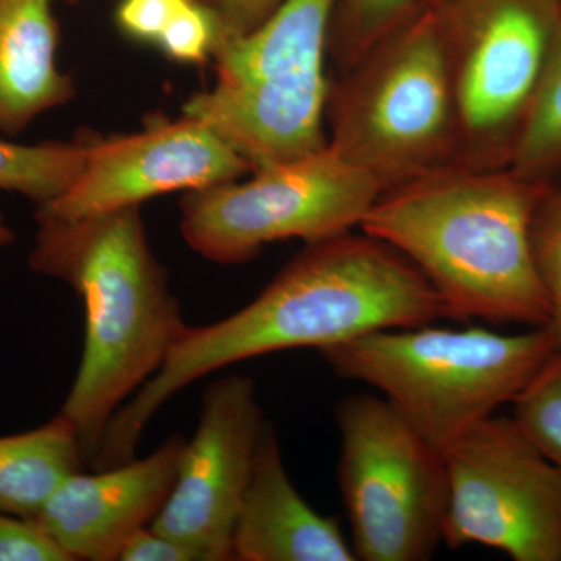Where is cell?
<instances>
[{
    "instance_id": "cell-16",
    "label": "cell",
    "mask_w": 561,
    "mask_h": 561,
    "mask_svg": "<svg viewBox=\"0 0 561 561\" xmlns=\"http://www.w3.org/2000/svg\"><path fill=\"white\" fill-rule=\"evenodd\" d=\"M84 465L79 435L61 413L36 430L0 437V512L35 518Z\"/></svg>"
},
{
    "instance_id": "cell-3",
    "label": "cell",
    "mask_w": 561,
    "mask_h": 561,
    "mask_svg": "<svg viewBox=\"0 0 561 561\" xmlns=\"http://www.w3.org/2000/svg\"><path fill=\"white\" fill-rule=\"evenodd\" d=\"M35 219L28 265L68 284L84 309L83 353L60 413L91 467L114 413L160 370L187 324L151 250L140 206Z\"/></svg>"
},
{
    "instance_id": "cell-17",
    "label": "cell",
    "mask_w": 561,
    "mask_h": 561,
    "mask_svg": "<svg viewBox=\"0 0 561 561\" xmlns=\"http://www.w3.org/2000/svg\"><path fill=\"white\" fill-rule=\"evenodd\" d=\"M90 149V131L70 140L18 144L0 138V191L36 206L60 197L79 179Z\"/></svg>"
},
{
    "instance_id": "cell-22",
    "label": "cell",
    "mask_w": 561,
    "mask_h": 561,
    "mask_svg": "<svg viewBox=\"0 0 561 561\" xmlns=\"http://www.w3.org/2000/svg\"><path fill=\"white\" fill-rule=\"evenodd\" d=\"M219 36V20L209 3L190 0L161 33L157 46L169 60L201 65L213 57Z\"/></svg>"
},
{
    "instance_id": "cell-13",
    "label": "cell",
    "mask_w": 561,
    "mask_h": 561,
    "mask_svg": "<svg viewBox=\"0 0 561 561\" xmlns=\"http://www.w3.org/2000/svg\"><path fill=\"white\" fill-rule=\"evenodd\" d=\"M186 440L172 435L142 459L77 471L35 516L72 560L116 561L135 531L151 526L175 483Z\"/></svg>"
},
{
    "instance_id": "cell-8",
    "label": "cell",
    "mask_w": 561,
    "mask_h": 561,
    "mask_svg": "<svg viewBox=\"0 0 561 561\" xmlns=\"http://www.w3.org/2000/svg\"><path fill=\"white\" fill-rule=\"evenodd\" d=\"M382 187L330 147L265 165L247 181L186 192L184 242L205 260L242 264L271 243L323 241L359 228Z\"/></svg>"
},
{
    "instance_id": "cell-9",
    "label": "cell",
    "mask_w": 561,
    "mask_h": 561,
    "mask_svg": "<svg viewBox=\"0 0 561 561\" xmlns=\"http://www.w3.org/2000/svg\"><path fill=\"white\" fill-rule=\"evenodd\" d=\"M459 108L457 164L508 168L561 0H435Z\"/></svg>"
},
{
    "instance_id": "cell-11",
    "label": "cell",
    "mask_w": 561,
    "mask_h": 561,
    "mask_svg": "<svg viewBox=\"0 0 561 561\" xmlns=\"http://www.w3.org/2000/svg\"><path fill=\"white\" fill-rule=\"evenodd\" d=\"M264 424L250 376L209 383L197 430L151 529L190 548L198 561L232 560V534Z\"/></svg>"
},
{
    "instance_id": "cell-23",
    "label": "cell",
    "mask_w": 561,
    "mask_h": 561,
    "mask_svg": "<svg viewBox=\"0 0 561 561\" xmlns=\"http://www.w3.org/2000/svg\"><path fill=\"white\" fill-rule=\"evenodd\" d=\"M0 561H73L35 518L0 512Z\"/></svg>"
},
{
    "instance_id": "cell-14",
    "label": "cell",
    "mask_w": 561,
    "mask_h": 561,
    "mask_svg": "<svg viewBox=\"0 0 561 561\" xmlns=\"http://www.w3.org/2000/svg\"><path fill=\"white\" fill-rule=\"evenodd\" d=\"M232 560L354 561L334 516L313 511L289 478L278 437L265 423L232 534Z\"/></svg>"
},
{
    "instance_id": "cell-25",
    "label": "cell",
    "mask_w": 561,
    "mask_h": 561,
    "mask_svg": "<svg viewBox=\"0 0 561 561\" xmlns=\"http://www.w3.org/2000/svg\"><path fill=\"white\" fill-rule=\"evenodd\" d=\"M216 13L220 38L245 35L267 20L283 0H206Z\"/></svg>"
},
{
    "instance_id": "cell-15",
    "label": "cell",
    "mask_w": 561,
    "mask_h": 561,
    "mask_svg": "<svg viewBox=\"0 0 561 561\" xmlns=\"http://www.w3.org/2000/svg\"><path fill=\"white\" fill-rule=\"evenodd\" d=\"M54 0H0V135L18 136L76 98L57 62Z\"/></svg>"
},
{
    "instance_id": "cell-19",
    "label": "cell",
    "mask_w": 561,
    "mask_h": 561,
    "mask_svg": "<svg viewBox=\"0 0 561 561\" xmlns=\"http://www.w3.org/2000/svg\"><path fill=\"white\" fill-rule=\"evenodd\" d=\"M434 2L435 0H337L328 41L331 76L351 68L383 36L397 31Z\"/></svg>"
},
{
    "instance_id": "cell-5",
    "label": "cell",
    "mask_w": 561,
    "mask_h": 561,
    "mask_svg": "<svg viewBox=\"0 0 561 561\" xmlns=\"http://www.w3.org/2000/svg\"><path fill=\"white\" fill-rule=\"evenodd\" d=\"M327 144L382 192L457 164L456 87L432 5L331 76Z\"/></svg>"
},
{
    "instance_id": "cell-18",
    "label": "cell",
    "mask_w": 561,
    "mask_h": 561,
    "mask_svg": "<svg viewBox=\"0 0 561 561\" xmlns=\"http://www.w3.org/2000/svg\"><path fill=\"white\" fill-rule=\"evenodd\" d=\"M508 168L542 183L561 180V16Z\"/></svg>"
},
{
    "instance_id": "cell-7",
    "label": "cell",
    "mask_w": 561,
    "mask_h": 561,
    "mask_svg": "<svg viewBox=\"0 0 561 561\" xmlns=\"http://www.w3.org/2000/svg\"><path fill=\"white\" fill-rule=\"evenodd\" d=\"M337 479L356 560H430L443 541L448 478L442 449L390 401L343 398Z\"/></svg>"
},
{
    "instance_id": "cell-12",
    "label": "cell",
    "mask_w": 561,
    "mask_h": 561,
    "mask_svg": "<svg viewBox=\"0 0 561 561\" xmlns=\"http://www.w3.org/2000/svg\"><path fill=\"white\" fill-rule=\"evenodd\" d=\"M250 165L210 130L181 113L149 117L142 130L103 138L90 131V149L79 179L35 216L81 219L142 206L158 195L206 190L241 180Z\"/></svg>"
},
{
    "instance_id": "cell-1",
    "label": "cell",
    "mask_w": 561,
    "mask_h": 561,
    "mask_svg": "<svg viewBox=\"0 0 561 561\" xmlns=\"http://www.w3.org/2000/svg\"><path fill=\"white\" fill-rule=\"evenodd\" d=\"M449 319L440 295L400 251L353 231L306 243L261 294L206 327H187L160 370L114 413L91 468L135 459L162 405L205 376L279 351H321L383 330Z\"/></svg>"
},
{
    "instance_id": "cell-10",
    "label": "cell",
    "mask_w": 561,
    "mask_h": 561,
    "mask_svg": "<svg viewBox=\"0 0 561 561\" xmlns=\"http://www.w3.org/2000/svg\"><path fill=\"white\" fill-rule=\"evenodd\" d=\"M443 457L449 548L481 545L515 561H561V470L513 416L482 420Z\"/></svg>"
},
{
    "instance_id": "cell-24",
    "label": "cell",
    "mask_w": 561,
    "mask_h": 561,
    "mask_svg": "<svg viewBox=\"0 0 561 561\" xmlns=\"http://www.w3.org/2000/svg\"><path fill=\"white\" fill-rule=\"evenodd\" d=\"M190 0H122L116 24L125 36L157 46L161 33Z\"/></svg>"
},
{
    "instance_id": "cell-27",
    "label": "cell",
    "mask_w": 561,
    "mask_h": 561,
    "mask_svg": "<svg viewBox=\"0 0 561 561\" xmlns=\"http://www.w3.org/2000/svg\"><path fill=\"white\" fill-rule=\"evenodd\" d=\"M14 242V232L11 230L9 225H7L5 219H3L2 214H0V250L7 249L11 243Z\"/></svg>"
},
{
    "instance_id": "cell-28",
    "label": "cell",
    "mask_w": 561,
    "mask_h": 561,
    "mask_svg": "<svg viewBox=\"0 0 561 561\" xmlns=\"http://www.w3.org/2000/svg\"><path fill=\"white\" fill-rule=\"evenodd\" d=\"M66 2H68V3H79V2H81V0H66Z\"/></svg>"
},
{
    "instance_id": "cell-6",
    "label": "cell",
    "mask_w": 561,
    "mask_h": 561,
    "mask_svg": "<svg viewBox=\"0 0 561 561\" xmlns=\"http://www.w3.org/2000/svg\"><path fill=\"white\" fill-rule=\"evenodd\" d=\"M337 0H283L241 36L217 41V79L181 113L208 125L251 172L327 146L328 41Z\"/></svg>"
},
{
    "instance_id": "cell-21",
    "label": "cell",
    "mask_w": 561,
    "mask_h": 561,
    "mask_svg": "<svg viewBox=\"0 0 561 561\" xmlns=\"http://www.w3.org/2000/svg\"><path fill=\"white\" fill-rule=\"evenodd\" d=\"M535 267L551 309L549 327L561 351V180L541 198L531 221Z\"/></svg>"
},
{
    "instance_id": "cell-4",
    "label": "cell",
    "mask_w": 561,
    "mask_h": 561,
    "mask_svg": "<svg viewBox=\"0 0 561 561\" xmlns=\"http://www.w3.org/2000/svg\"><path fill=\"white\" fill-rule=\"evenodd\" d=\"M559 350L552 328L500 334L423 327L383 330L321 351L335 375L382 393L445 451L513 402Z\"/></svg>"
},
{
    "instance_id": "cell-26",
    "label": "cell",
    "mask_w": 561,
    "mask_h": 561,
    "mask_svg": "<svg viewBox=\"0 0 561 561\" xmlns=\"http://www.w3.org/2000/svg\"><path fill=\"white\" fill-rule=\"evenodd\" d=\"M119 561H198L197 556L168 535L144 527L122 546Z\"/></svg>"
},
{
    "instance_id": "cell-2",
    "label": "cell",
    "mask_w": 561,
    "mask_h": 561,
    "mask_svg": "<svg viewBox=\"0 0 561 561\" xmlns=\"http://www.w3.org/2000/svg\"><path fill=\"white\" fill-rule=\"evenodd\" d=\"M552 184L451 164L382 192L359 228L415 265L449 319L548 327L531 221Z\"/></svg>"
},
{
    "instance_id": "cell-20",
    "label": "cell",
    "mask_w": 561,
    "mask_h": 561,
    "mask_svg": "<svg viewBox=\"0 0 561 561\" xmlns=\"http://www.w3.org/2000/svg\"><path fill=\"white\" fill-rule=\"evenodd\" d=\"M513 405V419L561 470V351L546 362Z\"/></svg>"
}]
</instances>
